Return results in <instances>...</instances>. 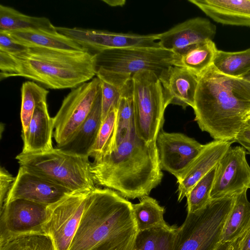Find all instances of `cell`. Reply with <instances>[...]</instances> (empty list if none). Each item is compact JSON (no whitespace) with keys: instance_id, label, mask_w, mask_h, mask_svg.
I'll return each mask as SVG.
<instances>
[{"instance_id":"cell-1","label":"cell","mask_w":250,"mask_h":250,"mask_svg":"<svg viewBox=\"0 0 250 250\" xmlns=\"http://www.w3.org/2000/svg\"><path fill=\"white\" fill-rule=\"evenodd\" d=\"M195 121L214 140L235 142L250 112V82L226 75L212 64L198 77Z\"/></svg>"},{"instance_id":"cell-2","label":"cell","mask_w":250,"mask_h":250,"mask_svg":"<svg viewBox=\"0 0 250 250\" xmlns=\"http://www.w3.org/2000/svg\"><path fill=\"white\" fill-rule=\"evenodd\" d=\"M91 173L96 185L125 198L148 196L163 176L156 141L142 140L134 127L112 151L91 163Z\"/></svg>"},{"instance_id":"cell-3","label":"cell","mask_w":250,"mask_h":250,"mask_svg":"<svg viewBox=\"0 0 250 250\" xmlns=\"http://www.w3.org/2000/svg\"><path fill=\"white\" fill-rule=\"evenodd\" d=\"M132 205L116 191L96 187L69 250H132L138 230Z\"/></svg>"},{"instance_id":"cell-4","label":"cell","mask_w":250,"mask_h":250,"mask_svg":"<svg viewBox=\"0 0 250 250\" xmlns=\"http://www.w3.org/2000/svg\"><path fill=\"white\" fill-rule=\"evenodd\" d=\"M11 56L9 77H24L48 88H74L96 75V55L87 50L33 47Z\"/></svg>"},{"instance_id":"cell-5","label":"cell","mask_w":250,"mask_h":250,"mask_svg":"<svg viewBox=\"0 0 250 250\" xmlns=\"http://www.w3.org/2000/svg\"><path fill=\"white\" fill-rule=\"evenodd\" d=\"M96 55V77L122 87L141 71H151L159 77L172 65L174 53L161 47H131L107 49Z\"/></svg>"},{"instance_id":"cell-6","label":"cell","mask_w":250,"mask_h":250,"mask_svg":"<svg viewBox=\"0 0 250 250\" xmlns=\"http://www.w3.org/2000/svg\"><path fill=\"white\" fill-rule=\"evenodd\" d=\"M88 158L56 147L36 154L21 152L16 159L20 166L26 170L75 192L92 191L96 188Z\"/></svg>"},{"instance_id":"cell-7","label":"cell","mask_w":250,"mask_h":250,"mask_svg":"<svg viewBox=\"0 0 250 250\" xmlns=\"http://www.w3.org/2000/svg\"><path fill=\"white\" fill-rule=\"evenodd\" d=\"M235 196L211 200L204 208L188 213L177 229L173 250H215Z\"/></svg>"},{"instance_id":"cell-8","label":"cell","mask_w":250,"mask_h":250,"mask_svg":"<svg viewBox=\"0 0 250 250\" xmlns=\"http://www.w3.org/2000/svg\"><path fill=\"white\" fill-rule=\"evenodd\" d=\"M132 80L135 132L148 143L156 142L167 106L162 84L158 76L151 71L138 72Z\"/></svg>"},{"instance_id":"cell-9","label":"cell","mask_w":250,"mask_h":250,"mask_svg":"<svg viewBox=\"0 0 250 250\" xmlns=\"http://www.w3.org/2000/svg\"><path fill=\"white\" fill-rule=\"evenodd\" d=\"M100 90L101 81L96 77L73 88L64 98L53 117L56 147L66 144L85 121Z\"/></svg>"},{"instance_id":"cell-10","label":"cell","mask_w":250,"mask_h":250,"mask_svg":"<svg viewBox=\"0 0 250 250\" xmlns=\"http://www.w3.org/2000/svg\"><path fill=\"white\" fill-rule=\"evenodd\" d=\"M92 191L71 192L47 207L43 230L51 238L56 250H69Z\"/></svg>"},{"instance_id":"cell-11","label":"cell","mask_w":250,"mask_h":250,"mask_svg":"<svg viewBox=\"0 0 250 250\" xmlns=\"http://www.w3.org/2000/svg\"><path fill=\"white\" fill-rule=\"evenodd\" d=\"M58 32L93 53L131 47H160L156 34L139 35L78 27H56Z\"/></svg>"},{"instance_id":"cell-12","label":"cell","mask_w":250,"mask_h":250,"mask_svg":"<svg viewBox=\"0 0 250 250\" xmlns=\"http://www.w3.org/2000/svg\"><path fill=\"white\" fill-rule=\"evenodd\" d=\"M250 187V167L243 146L230 147L217 165L211 200L235 195Z\"/></svg>"},{"instance_id":"cell-13","label":"cell","mask_w":250,"mask_h":250,"mask_svg":"<svg viewBox=\"0 0 250 250\" xmlns=\"http://www.w3.org/2000/svg\"><path fill=\"white\" fill-rule=\"evenodd\" d=\"M161 169L179 179L204 147L193 138L181 133L161 130L156 139Z\"/></svg>"},{"instance_id":"cell-14","label":"cell","mask_w":250,"mask_h":250,"mask_svg":"<svg viewBox=\"0 0 250 250\" xmlns=\"http://www.w3.org/2000/svg\"><path fill=\"white\" fill-rule=\"evenodd\" d=\"M47 207L23 199L8 202L0 210V236L44 232Z\"/></svg>"},{"instance_id":"cell-15","label":"cell","mask_w":250,"mask_h":250,"mask_svg":"<svg viewBox=\"0 0 250 250\" xmlns=\"http://www.w3.org/2000/svg\"><path fill=\"white\" fill-rule=\"evenodd\" d=\"M216 26L208 19L195 17L180 23L168 30L156 34L160 47L179 54L191 46L214 38Z\"/></svg>"},{"instance_id":"cell-16","label":"cell","mask_w":250,"mask_h":250,"mask_svg":"<svg viewBox=\"0 0 250 250\" xmlns=\"http://www.w3.org/2000/svg\"><path fill=\"white\" fill-rule=\"evenodd\" d=\"M71 192L20 167L6 203L16 199H23L48 206Z\"/></svg>"},{"instance_id":"cell-17","label":"cell","mask_w":250,"mask_h":250,"mask_svg":"<svg viewBox=\"0 0 250 250\" xmlns=\"http://www.w3.org/2000/svg\"><path fill=\"white\" fill-rule=\"evenodd\" d=\"M167 105L173 104L185 109L193 107L198 83V77L189 71L171 65L158 77Z\"/></svg>"},{"instance_id":"cell-18","label":"cell","mask_w":250,"mask_h":250,"mask_svg":"<svg viewBox=\"0 0 250 250\" xmlns=\"http://www.w3.org/2000/svg\"><path fill=\"white\" fill-rule=\"evenodd\" d=\"M214 140L204 147L182 176L177 180L178 201L181 202L193 187L216 166L224 154L234 143Z\"/></svg>"},{"instance_id":"cell-19","label":"cell","mask_w":250,"mask_h":250,"mask_svg":"<svg viewBox=\"0 0 250 250\" xmlns=\"http://www.w3.org/2000/svg\"><path fill=\"white\" fill-rule=\"evenodd\" d=\"M54 128L53 118L49 116L47 100L43 101L36 106L27 132L21 135L23 145L21 152L36 154L53 149Z\"/></svg>"},{"instance_id":"cell-20","label":"cell","mask_w":250,"mask_h":250,"mask_svg":"<svg viewBox=\"0 0 250 250\" xmlns=\"http://www.w3.org/2000/svg\"><path fill=\"white\" fill-rule=\"evenodd\" d=\"M216 22L250 26V0H188Z\"/></svg>"},{"instance_id":"cell-21","label":"cell","mask_w":250,"mask_h":250,"mask_svg":"<svg viewBox=\"0 0 250 250\" xmlns=\"http://www.w3.org/2000/svg\"><path fill=\"white\" fill-rule=\"evenodd\" d=\"M102 124L101 90L92 109L85 121L71 139L65 145L57 147L64 152L89 157Z\"/></svg>"},{"instance_id":"cell-22","label":"cell","mask_w":250,"mask_h":250,"mask_svg":"<svg viewBox=\"0 0 250 250\" xmlns=\"http://www.w3.org/2000/svg\"><path fill=\"white\" fill-rule=\"evenodd\" d=\"M18 43L28 47H42L66 50H87L56 30H22L4 31Z\"/></svg>"},{"instance_id":"cell-23","label":"cell","mask_w":250,"mask_h":250,"mask_svg":"<svg viewBox=\"0 0 250 250\" xmlns=\"http://www.w3.org/2000/svg\"><path fill=\"white\" fill-rule=\"evenodd\" d=\"M217 50L212 40H206L179 54H174L171 63L199 77L213 64Z\"/></svg>"},{"instance_id":"cell-24","label":"cell","mask_w":250,"mask_h":250,"mask_svg":"<svg viewBox=\"0 0 250 250\" xmlns=\"http://www.w3.org/2000/svg\"><path fill=\"white\" fill-rule=\"evenodd\" d=\"M247 189L235 195V200L223 229L221 243L232 241L242 236L250 227V202Z\"/></svg>"},{"instance_id":"cell-25","label":"cell","mask_w":250,"mask_h":250,"mask_svg":"<svg viewBox=\"0 0 250 250\" xmlns=\"http://www.w3.org/2000/svg\"><path fill=\"white\" fill-rule=\"evenodd\" d=\"M36 29L52 30L56 26L46 17L29 16L13 7L0 5V31Z\"/></svg>"},{"instance_id":"cell-26","label":"cell","mask_w":250,"mask_h":250,"mask_svg":"<svg viewBox=\"0 0 250 250\" xmlns=\"http://www.w3.org/2000/svg\"><path fill=\"white\" fill-rule=\"evenodd\" d=\"M177 228L167 224L138 231L132 250H173Z\"/></svg>"},{"instance_id":"cell-27","label":"cell","mask_w":250,"mask_h":250,"mask_svg":"<svg viewBox=\"0 0 250 250\" xmlns=\"http://www.w3.org/2000/svg\"><path fill=\"white\" fill-rule=\"evenodd\" d=\"M134 127L133 83L131 78L122 88L118 107L114 141L111 151L123 141Z\"/></svg>"},{"instance_id":"cell-28","label":"cell","mask_w":250,"mask_h":250,"mask_svg":"<svg viewBox=\"0 0 250 250\" xmlns=\"http://www.w3.org/2000/svg\"><path fill=\"white\" fill-rule=\"evenodd\" d=\"M0 250H56L44 232H31L0 236Z\"/></svg>"},{"instance_id":"cell-29","label":"cell","mask_w":250,"mask_h":250,"mask_svg":"<svg viewBox=\"0 0 250 250\" xmlns=\"http://www.w3.org/2000/svg\"><path fill=\"white\" fill-rule=\"evenodd\" d=\"M213 65L222 74L242 78L250 72V48L237 52L217 50Z\"/></svg>"},{"instance_id":"cell-30","label":"cell","mask_w":250,"mask_h":250,"mask_svg":"<svg viewBox=\"0 0 250 250\" xmlns=\"http://www.w3.org/2000/svg\"><path fill=\"white\" fill-rule=\"evenodd\" d=\"M132 206L138 231L167 224L164 219L165 208L155 199L146 196Z\"/></svg>"},{"instance_id":"cell-31","label":"cell","mask_w":250,"mask_h":250,"mask_svg":"<svg viewBox=\"0 0 250 250\" xmlns=\"http://www.w3.org/2000/svg\"><path fill=\"white\" fill-rule=\"evenodd\" d=\"M48 92L47 90L34 82L27 81L22 83L21 110V135L27 132L36 106L41 102L47 100Z\"/></svg>"},{"instance_id":"cell-32","label":"cell","mask_w":250,"mask_h":250,"mask_svg":"<svg viewBox=\"0 0 250 250\" xmlns=\"http://www.w3.org/2000/svg\"><path fill=\"white\" fill-rule=\"evenodd\" d=\"M118 108H113L102 122L95 142L89 157L98 160L109 153L112 150L116 127Z\"/></svg>"},{"instance_id":"cell-33","label":"cell","mask_w":250,"mask_h":250,"mask_svg":"<svg viewBox=\"0 0 250 250\" xmlns=\"http://www.w3.org/2000/svg\"><path fill=\"white\" fill-rule=\"evenodd\" d=\"M217 165L201 178L187 195L188 213L194 212L204 208L211 200L210 193Z\"/></svg>"},{"instance_id":"cell-34","label":"cell","mask_w":250,"mask_h":250,"mask_svg":"<svg viewBox=\"0 0 250 250\" xmlns=\"http://www.w3.org/2000/svg\"><path fill=\"white\" fill-rule=\"evenodd\" d=\"M100 81L102 123L113 108H118L123 86L119 87L103 80Z\"/></svg>"},{"instance_id":"cell-35","label":"cell","mask_w":250,"mask_h":250,"mask_svg":"<svg viewBox=\"0 0 250 250\" xmlns=\"http://www.w3.org/2000/svg\"><path fill=\"white\" fill-rule=\"evenodd\" d=\"M16 177H13L4 167L0 169V210L4 207L9 193L14 184Z\"/></svg>"},{"instance_id":"cell-36","label":"cell","mask_w":250,"mask_h":250,"mask_svg":"<svg viewBox=\"0 0 250 250\" xmlns=\"http://www.w3.org/2000/svg\"><path fill=\"white\" fill-rule=\"evenodd\" d=\"M27 47L14 42L4 31H0V51L11 55L19 54Z\"/></svg>"},{"instance_id":"cell-37","label":"cell","mask_w":250,"mask_h":250,"mask_svg":"<svg viewBox=\"0 0 250 250\" xmlns=\"http://www.w3.org/2000/svg\"><path fill=\"white\" fill-rule=\"evenodd\" d=\"M235 142L239 143L250 154V122H248L237 135Z\"/></svg>"},{"instance_id":"cell-38","label":"cell","mask_w":250,"mask_h":250,"mask_svg":"<svg viewBox=\"0 0 250 250\" xmlns=\"http://www.w3.org/2000/svg\"><path fill=\"white\" fill-rule=\"evenodd\" d=\"M243 235L232 241L220 243L215 250H238Z\"/></svg>"},{"instance_id":"cell-39","label":"cell","mask_w":250,"mask_h":250,"mask_svg":"<svg viewBox=\"0 0 250 250\" xmlns=\"http://www.w3.org/2000/svg\"><path fill=\"white\" fill-rule=\"evenodd\" d=\"M238 250H250V227L243 234Z\"/></svg>"},{"instance_id":"cell-40","label":"cell","mask_w":250,"mask_h":250,"mask_svg":"<svg viewBox=\"0 0 250 250\" xmlns=\"http://www.w3.org/2000/svg\"><path fill=\"white\" fill-rule=\"evenodd\" d=\"M108 5L111 6H122L125 5L126 1L125 0H103Z\"/></svg>"},{"instance_id":"cell-41","label":"cell","mask_w":250,"mask_h":250,"mask_svg":"<svg viewBox=\"0 0 250 250\" xmlns=\"http://www.w3.org/2000/svg\"><path fill=\"white\" fill-rule=\"evenodd\" d=\"M241 78H243L249 82H250V72H249L244 76L242 77Z\"/></svg>"},{"instance_id":"cell-42","label":"cell","mask_w":250,"mask_h":250,"mask_svg":"<svg viewBox=\"0 0 250 250\" xmlns=\"http://www.w3.org/2000/svg\"><path fill=\"white\" fill-rule=\"evenodd\" d=\"M248 122H250V112L249 114L248 117H247V123Z\"/></svg>"},{"instance_id":"cell-43","label":"cell","mask_w":250,"mask_h":250,"mask_svg":"<svg viewBox=\"0 0 250 250\" xmlns=\"http://www.w3.org/2000/svg\"></svg>"}]
</instances>
